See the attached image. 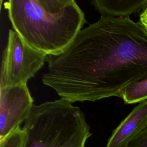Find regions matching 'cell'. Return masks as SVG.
<instances>
[{"mask_svg": "<svg viewBox=\"0 0 147 147\" xmlns=\"http://www.w3.org/2000/svg\"><path fill=\"white\" fill-rule=\"evenodd\" d=\"M126 147H147V129L130 142Z\"/></svg>", "mask_w": 147, "mask_h": 147, "instance_id": "cell-10", "label": "cell"}, {"mask_svg": "<svg viewBox=\"0 0 147 147\" xmlns=\"http://www.w3.org/2000/svg\"><path fill=\"white\" fill-rule=\"evenodd\" d=\"M47 62L42 82L61 98L71 103L122 98L126 87L147 79V33L130 17L101 16Z\"/></svg>", "mask_w": 147, "mask_h": 147, "instance_id": "cell-1", "label": "cell"}, {"mask_svg": "<svg viewBox=\"0 0 147 147\" xmlns=\"http://www.w3.org/2000/svg\"><path fill=\"white\" fill-rule=\"evenodd\" d=\"M47 56L30 47L16 31L10 29L2 56L0 87L27 84L43 67Z\"/></svg>", "mask_w": 147, "mask_h": 147, "instance_id": "cell-4", "label": "cell"}, {"mask_svg": "<svg viewBox=\"0 0 147 147\" xmlns=\"http://www.w3.org/2000/svg\"><path fill=\"white\" fill-rule=\"evenodd\" d=\"M13 30L47 56L61 53L86 22L74 0H9L4 3Z\"/></svg>", "mask_w": 147, "mask_h": 147, "instance_id": "cell-2", "label": "cell"}, {"mask_svg": "<svg viewBox=\"0 0 147 147\" xmlns=\"http://www.w3.org/2000/svg\"><path fill=\"white\" fill-rule=\"evenodd\" d=\"M26 133L20 127L0 140V147H25Z\"/></svg>", "mask_w": 147, "mask_h": 147, "instance_id": "cell-9", "label": "cell"}, {"mask_svg": "<svg viewBox=\"0 0 147 147\" xmlns=\"http://www.w3.org/2000/svg\"><path fill=\"white\" fill-rule=\"evenodd\" d=\"M147 129V100L134 107L113 131L106 147H126Z\"/></svg>", "mask_w": 147, "mask_h": 147, "instance_id": "cell-6", "label": "cell"}, {"mask_svg": "<svg viewBox=\"0 0 147 147\" xmlns=\"http://www.w3.org/2000/svg\"><path fill=\"white\" fill-rule=\"evenodd\" d=\"M22 128L25 147H85L92 136L81 109L61 98L34 105Z\"/></svg>", "mask_w": 147, "mask_h": 147, "instance_id": "cell-3", "label": "cell"}, {"mask_svg": "<svg viewBox=\"0 0 147 147\" xmlns=\"http://www.w3.org/2000/svg\"><path fill=\"white\" fill-rule=\"evenodd\" d=\"M138 22L147 33V5L142 10L139 16Z\"/></svg>", "mask_w": 147, "mask_h": 147, "instance_id": "cell-11", "label": "cell"}, {"mask_svg": "<svg viewBox=\"0 0 147 147\" xmlns=\"http://www.w3.org/2000/svg\"><path fill=\"white\" fill-rule=\"evenodd\" d=\"M33 105L27 84L0 87V140L25 122Z\"/></svg>", "mask_w": 147, "mask_h": 147, "instance_id": "cell-5", "label": "cell"}, {"mask_svg": "<svg viewBox=\"0 0 147 147\" xmlns=\"http://www.w3.org/2000/svg\"><path fill=\"white\" fill-rule=\"evenodd\" d=\"M122 98L126 104L147 100V79L131 83L124 89Z\"/></svg>", "mask_w": 147, "mask_h": 147, "instance_id": "cell-8", "label": "cell"}, {"mask_svg": "<svg viewBox=\"0 0 147 147\" xmlns=\"http://www.w3.org/2000/svg\"><path fill=\"white\" fill-rule=\"evenodd\" d=\"M90 3L101 16L128 18L142 10L147 5V0H94Z\"/></svg>", "mask_w": 147, "mask_h": 147, "instance_id": "cell-7", "label": "cell"}]
</instances>
